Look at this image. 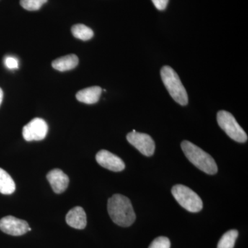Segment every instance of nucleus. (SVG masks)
Instances as JSON below:
<instances>
[{
	"label": "nucleus",
	"instance_id": "nucleus-4",
	"mask_svg": "<svg viewBox=\"0 0 248 248\" xmlns=\"http://www.w3.org/2000/svg\"><path fill=\"white\" fill-rule=\"evenodd\" d=\"M172 194L179 205L190 213H198L203 209L200 196L187 186L180 184L173 186Z\"/></svg>",
	"mask_w": 248,
	"mask_h": 248
},
{
	"label": "nucleus",
	"instance_id": "nucleus-2",
	"mask_svg": "<svg viewBox=\"0 0 248 248\" xmlns=\"http://www.w3.org/2000/svg\"><path fill=\"white\" fill-rule=\"evenodd\" d=\"M181 146L187 159L197 169L206 174H216L218 167L215 159L208 153L188 141H183Z\"/></svg>",
	"mask_w": 248,
	"mask_h": 248
},
{
	"label": "nucleus",
	"instance_id": "nucleus-6",
	"mask_svg": "<svg viewBox=\"0 0 248 248\" xmlns=\"http://www.w3.org/2000/svg\"><path fill=\"white\" fill-rule=\"evenodd\" d=\"M127 140L132 146L135 147L141 154L147 156L153 155L155 151L154 140L150 135L145 133H138L133 130L127 135Z\"/></svg>",
	"mask_w": 248,
	"mask_h": 248
},
{
	"label": "nucleus",
	"instance_id": "nucleus-1",
	"mask_svg": "<svg viewBox=\"0 0 248 248\" xmlns=\"http://www.w3.org/2000/svg\"><path fill=\"white\" fill-rule=\"evenodd\" d=\"M108 212L112 221L120 226H130L136 219L131 202L120 194L114 195L108 201Z\"/></svg>",
	"mask_w": 248,
	"mask_h": 248
},
{
	"label": "nucleus",
	"instance_id": "nucleus-15",
	"mask_svg": "<svg viewBox=\"0 0 248 248\" xmlns=\"http://www.w3.org/2000/svg\"><path fill=\"white\" fill-rule=\"evenodd\" d=\"M238 236L239 232L236 230L226 232L218 241L217 248H234Z\"/></svg>",
	"mask_w": 248,
	"mask_h": 248
},
{
	"label": "nucleus",
	"instance_id": "nucleus-9",
	"mask_svg": "<svg viewBox=\"0 0 248 248\" xmlns=\"http://www.w3.org/2000/svg\"><path fill=\"white\" fill-rule=\"evenodd\" d=\"M96 161L102 167L113 172H121L125 167L123 160L106 150L98 152Z\"/></svg>",
	"mask_w": 248,
	"mask_h": 248
},
{
	"label": "nucleus",
	"instance_id": "nucleus-3",
	"mask_svg": "<svg viewBox=\"0 0 248 248\" xmlns=\"http://www.w3.org/2000/svg\"><path fill=\"white\" fill-rule=\"evenodd\" d=\"M161 77L172 99L180 105H187L188 96L177 73L170 66H165L161 68Z\"/></svg>",
	"mask_w": 248,
	"mask_h": 248
},
{
	"label": "nucleus",
	"instance_id": "nucleus-13",
	"mask_svg": "<svg viewBox=\"0 0 248 248\" xmlns=\"http://www.w3.org/2000/svg\"><path fill=\"white\" fill-rule=\"evenodd\" d=\"M79 63V59L74 54L66 55L54 60L52 66L57 71L64 72L71 71L76 68Z\"/></svg>",
	"mask_w": 248,
	"mask_h": 248
},
{
	"label": "nucleus",
	"instance_id": "nucleus-20",
	"mask_svg": "<svg viewBox=\"0 0 248 248\" xmlns=\"http://www.w3.org/2000/svg\"><path fill=\"white\" fill-rule=\"evenodd\" d=\"M156 9L164 11L169 4V0H152Z\"/></svg>",
	"mask_w": 248,
	"mask_h": 248
},
{
	"label": "nucleus",
	"instance_id": "nucleus-7",
	"mask_svg": "<svg viewBox=\"0 0 248 248\" xmlns=\"http://www.w3.org/2000/svg\"><path fill=\"white\" fill-rule=\"evenodd\" d=\"M48 126L43 119L35 118L24 125L23 138L27 141H41L46 137Z\"/></svg>",
	"mask_w": 248,
	"mask_h": 248
},
{
	"label": "nucleus",
	"instance_id": "nucleus-12",
	"mask_svg": "<svg viewBox=\"0 0 248 248\" xmlns=\"http://www.w3.org/2000/svg\"><path fill=\"white\" fill-rule=\"evenodd\" d=\"M102 93V88L99 86H92L79 91L77 93L76 98L79 102L84 104H95L99 100Z\"/></svg>",
	"mask_w": 248,
	"mask_h": 248
},
{
	"label": "nucleus",
	"instance_id": "nucleus-17",
	"mask_svg": "<svg viewBox=\"0 0 248 248\" xmlns=\"http://www.w3.org/2000/svg\"><path fill=\"white\" fill-rule=\"evenodd\" d=\"M48 0H20L21 6L27 11H33L40 9Z\"/></svg>",
	"mask_w": 248,
	"mask_h": 248
},
{
	"label": "nucleus",
	"instance_id": "nucleus-8",
	"mask_svg": "<svg viewBox=\"0 0 248 248\" xmlns=\"http://www.w3.org/2000/svg\"><path fill=\"white\" fill-rule=\"evenodd\" d=\"M29 223L13 216H6L0 220V230L11 236H22L29 232Z\"/></svg>",
	"mask_w": 248,
	"mask_h": 248
},
{
	"label": "nucleus",
	"instance_id": "nucleus-16",
	"mask_svg": "<svg viewBox=\"0 0 248 248\" xmlns=\"http://www.w3.org/2000/svg\"><path fill=\"white\" fill-rule=\"evenodd\" d=\"M71 31L74 37L83 41L91 40L94 35L92 29L84 24H76L72 27Z\"/></svg>",
	"mask_w": 248,
	"mask_h": 248
},
{
	"label": "nucleus",
	"instance_id": "nucleus-14",
	"mask_svg": "<svg viewBox=\"0 0 248 248\" xmlns=\"http://www.w3.org/2000/svg\"><path fill=\"white\" fill-rule=\"evenodd\" d=\"M16 188V184L9 173L0 169V193L11 195L14 193Z\"/></svg>",
	"mask_w": 248,
	"mask_h": 248
},
{
	"label": "nucleus",
	"instance_id": "nucleus-18",
	"mask_svg": "<svg viewBox=\"0 0 248 248\" xmlns=\"http://www.w3.org/2000/svg\"><path fill=\"white\" fill-rule=\"evenodd\" d=\"M170 241L166 236L156 238L150 245L148 248H170Z\"/></svg>",
	"mask_w": 248,
	"mask_h": 248
},
{
	"label": "nucleus",
	"instance_id": "nucleus-10",
	"mask_svg": "<svg viewBox=\"0 0 248 248\" xmlns=\"http://www.w3.org/2000/svg\"><path fill=\"white\" fill-rule=\"evenodd\" d=\"M46 178L53 190L57 194L64 192L69 184L68 176L60 169L52 170L47 174Z\"/></svg>",
	"mask_w": 248,
	"mask_h": 248
},
{
	"label": "nucleus",
	"instance_id": "nucleus-21",
	"mask_svg": "<svg viewBox=\"0 0 248 248\" xmlns=\"http://www.w3.org/2000/svg\"><path fill=\"white\" fill-rule=\"evenodd\" d=\"M3 97H4V93H3L2 90L0 88V106H1V103H2Z\"/></svg>",
	"mask_w": 248,
	"mask_h": 248
},
{
	"label": "nucleus",
	"instance_id": "nucleus-5",
	"mask_svg": "<svg viewBox=\"0 0 248 248\" xmlns=\"http://www.w3.org/2000/svg\"><path fill=\"white\" fill-rule=\"evenodd\" d=\"M217 123L232 140L239 143H245L248 141L247 134L231 112L220 110L217 113Z\"/></svg>",
	"mask_w": 248,
	"mask_h": 248
},
{
	"label": "nucleus",
	"instance_id": "nucleus-19",
	"mask_svg": "<svg viewBox=\"0 0 248 248\" xmlns=\"http://www.w3.org/2000/svg\"><path fill=\"white\" fill-rule=\"evenodd\" d=\"M5 66L10 70L17 69L19 68V62L17 59L13 56H8L4 60Z\"/></svg>",
	"mask_w": 248,
	"mask_h": 248
},
{
	"label": "nucleus",
	"instance_id": "nucleus-11",
	"mask_svg": "<svg viewBox=\"0 0 248 248\" xmlns=\"http://www.w3.org/2000/svg\"><path fill=\"white\" fill-rule=\"evenodd\" d=\"M66 221L71 228L84 229L87 224V218L84 209L79 206L71 209L66 215Z\"/></svg>",
	"mask_w": 248,
	"mask_h": 248
}]
</instances>
